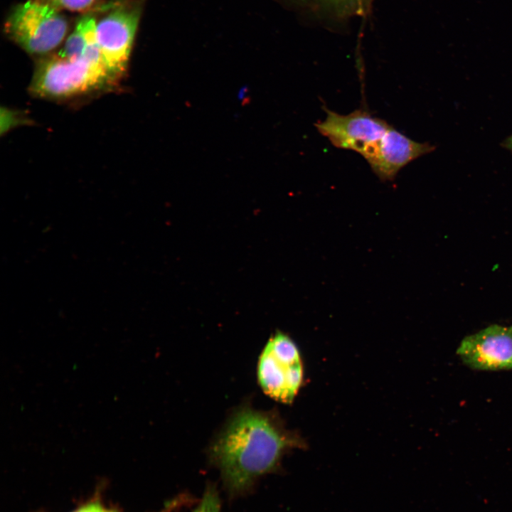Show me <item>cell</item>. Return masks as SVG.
I'll return each mask as SVG.
<instances>
[{"mask_svg": "<svg viewBox=\"0 0 512 512\" xmlns=\"http://www.w3.org/2000/svg\"><path fill=\"white\" fill-rule=\"evenodd\" d=\"M141 14V4H123L96 22L98 47L107 68L116 80L127 69Z\"/></svg>", "mask_w": 512, "mask_h": 512, "instance_id": "cell-5", "label": "cell"}, {"mask_svg": "<svg viewBox=\"0 0 512 512\" xmlns=\"http://www.w3.org/2000/svg\"><path fill=\"white\" fill-rule=\"evenodd\" d=\"M115 81L102 59L86 56L69 59L58 54L39 61L30 90L41 97L66 98L102 88Z\"/></svg>", "mask_w": 512, "mask_h": 512, "instance_id": "cell-2", "label": "cell"}, {"mask_svg": "<svg viewBox=\"0 0 512 512\" xmlns=\"http://www.w3.org/2000/svg\"><path fill=\"white\" fill-rule=\"evenodd\" d=\"M220 503L219 496L213 485H208L204 495L193 512H220Z\"/></svg>", "mask_w": 512, "mask_h": 512, "instance_id": "cell-10", "label": "cell"}, {"mask_svg": "<svg viewBox=\"0 0 512 512\" xmlns=\"http://www.w3.org/2000/svg\"><path fill=\"white\" fill-rule=\"evenodd\" d=\"M75 512H114L109 509L105 508L104 506L97 503H90L87 504L80 508L78 509Z\"/></svg>", "mask_w": 512, "mask_h": 512, "instance_id": "cell-12", "label": "cell"}, {"mask_svg": "<svg viewBox=\"0 0 512 512\" xmlns=\"http://www.w3.org/2000/svg\"><path fill=\"white\" fill-rule=\"evenodd\" d=\"M428 143L415 142L390 126L377 141L360 154L382 181H392L399 171L433 150Z\"/></svg>", "mask_w": 512, "mask_h": 512, "instance_id": "cell-8", "label": "cell"}, {"mask_svg": "<svg viewBox=\"0 0 512 512\" xmlns=\"http://www.w3.org/2000/svg\"><path fill=\"white\" fill-rule=\"evenodd\" d=\"M324 9L341 17L361 15L367 11L371 0H316Z\"/></svg>", "mask_w": 512, "mask_h": 512, "instance_id": "cell-9", "label": "cell"}, {"mask_svg": "<svg viewBox=\"0 0 512 512\" xmlns=\"http://www.w3.org/2000/svg\"><path fill=\"white\" fill-rule=\"evenodd\" d=\"M324 120L315 124L318 132L336 148L361 154L379 139L391 126L386 121L360 109L340 114L325 107Z\"/></svg>", "mask_w": 512, "mask_h": 512, "instance_id": "cell-6", "label": "cell"}, {"mask_svg": "<svg viewBox=\"0 0 512 512\" xmlns=\"http://www.w3.org/2000/svg\"><path fill=\"white\" fill-rule=\"evenodd\" d=\"M47 4L58 10L80 11L89 9L96 0H35Z\"/></svg>", "mask_w": 512, "mask_h": 512, "instance_id": "cell-11", "label": "cell"}, {"mask_svg": "<svg viewBox=\"0 0 512 512\" xmlns=\"http://www.w3.org/2000/svg\"><path fill=\"white\" fill-rule=\"evenodd\" d=\"M7 36L31 54H45L65 38L68 22L60 10L35 0L17 5L5 23Z\"/></svg>", "mask_w": 512, "mask_h": 512, "instance_id": "cell-4", "label": "cell"}, {"mask_svg": "<svg viewBox=\"0 0 512 512\" xmlns=\"http://www.w3.org/2000/svg\"><path fill=\"white\" fill-rule=\"evenodd\" d=\"M257 377L263 392L282 403L293 402L304 380L300 351L286 334L277 331L259 357Z\"/></svg>", "mask_w": 512, "mask_h": 512, "instance_id": "cell-3", "label": "cell"}, {"mask_svg": "<svg viewBox=\"0 0 512 512\" xmlns=\"http://www.w3.org/2000/svg\"><path fill=\"white\" fill-rule=\"evenodd\" d=\"M457 353L473 369H512V326L491 325L466 336Z\"/></svg>", "mask_w": 512, "mask_h": 512, "instance_id": "cell-7", "label": "cell"}, {"mask_svg": "<svg viewBox=\"0 0 512 512\" xmlns=\"http://www.w3.org/2000/svg\"><path fill=\"white\" fill-rule=\"evenodd\" d=\"M306 443L286 428L274 410L242 405L235 410L208 448L230 495L245 492L256 479L277 469L283 456Z\"/></svg>", "mask_w": 512, "mask_h": 512, "instance_id": "cell-1", "label": "cell"}, {"mask_svg": "<svg viewBox=\"0 0 512 512\" xmlns=\"http://www.w3.org/2000/svg\"><path fill=\"white\" fill-rule=\"evenodd\" d=\"M505 145L507 148L512 150V136L506 140V142H505Z\"/></svg>", "mask_w": 512, "mask_h": 512, "instance_id": "cell-13", "label": "cell"}]
</instances>
